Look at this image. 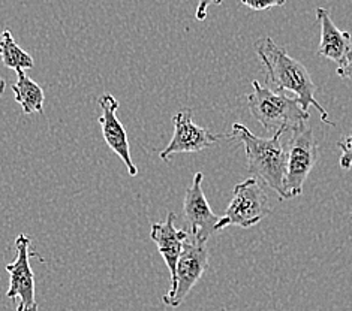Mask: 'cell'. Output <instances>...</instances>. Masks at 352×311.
<instances>
[{
    "instance_id": "cell-1",
    "label": "cell",
    "mask_w": 352,
    "mask_h": 311,
    "mask_svg": "<svg viewBox=\"0 0 352 311\" xmlns=\"http://www.w3.org/2000/svg\"><path fill=\"white\" fill-rule=\"evenodd\" d=\"M255 51L267 71V80L279 91H291L300 100L301 108L309 111V106H315L320 111L321 120L330 126H336L329 120V113L315 97V82L303 63L292 58L276 42L263 36L255 41Z\"/></svg>"
},
{
    "instance_id": "cell-2",
    "label": "cell",
    "mask_w": 352,
    "mask_h": 311,
    "mask_svg": "<svg viewBox=\"0 0 352 311\" xmlns=\"http://www.w3.org/2000/svg\"><path fill=\"white\" fill-rule=\"evenodd\" d=\"M288 128H282L272 138L255 137L245 124L234 123L228 138H237L248 157V171L256 180L276 192L280 200H287L285 175H287V147L283 144Z\"/></svg>"
},
{
    "instance_id": "cell-3",
    "label": "cell",
    "mask_w": 352,
    "mask_h": 311,
    "mask_svg": "<svg viewBox=\"0 0 352 311\" xmlns=\"http://www.w3.org/2000/svg\"><path fill=\"white\" fill-rule=\"evenodd\" d=\"M252 93L248 95L250 115L273 135L282 128H288L289 132L294 130L310 119L309 111L301 108L297 97H289L283 91L276 93L256 80L252 81Z\"/></svg>"
},
{
    "instance_id": "cell-4",
    "label": "cell",
    "mask_w": 352,
    "mask_h": 311,
    "mask_svg": "<svg viewBox=\"0 0 352 311\" xmlns=\"http://www.w3.org/2000/svg\"><path fill=\"white\" fill-rule=\"evenodd\" d=\"M289 133L285 192H287V198L292 199L303 193L307 176L315 168L318 161V142L312 128H309L307 123Z\"/></svg>"
},
{
    "instance_id": "cell-5",
    "label": "cell",
    "mask_w": 352,
    "mask_h": 311,
    "mask_svg": "<svg viewBox=\"0 0 352 311\" xmlns=\"http://www.w3.org/2000/svg\"><path fill=\"white\" fill-rule=\"evenodd\" d=\"M268 214L270 204L267 193L259 180L252 176L234 187V196L221 217V231L228 226H239L243 229L254 228Z\"/></svg>"
},
{
    "instance_id": "cell-6",
    "label": "cell",
    "mask_w": 352,
    "mask_h": 311,
    "mask_svg": "<svg viewBox=\"0 0 352 311\" xmlns=\"http://www.w3.org/2000/svg\"><path fill=\"white\" fill-rule=\"evenodd\" d=\"M15 250V260L6 265V271L10 274V288H8L6 298L14 302L16 311H38L35 274L32 271L29 259L39 257V255L38 251H30V240L24 233L16 237Z\"/></svg>"
},
{
    "instance_id": "cell-7",
    "label": "cell",
    "mask_w": 352,
    "mask_h": 311,
    "mask_svg": "<svg viewBox=\"0 0 352 311\" xmlns=\"http://www.w3.org/2000/svg\"><path fill=\"white\" fill-rule=\"evenodd\" d=\"M208 268V250L206 246H198L194 240L184 242L182 255L179 257L175 277L171 281V288L162 301L168 307H179L188 298L190 290L199 281Z\"/></svg>"
},
{
    "instance_id": "cell-8",
    "label": "cell",
    "mask_w": 352,
    "mask_h": 311,
    "mask_svg": "<svg viewBox=\"0 0 352 311\" xmlns=\"http://www.w3.org/2000/svg\"><path fill=\"white\" fill-rule=\"evenodd\" d=\"M203 172H197L190 187L186 190L183 211L190 233L198 246H206L208 238L221 231V217L213 213L203 190Z\"/></svg>"
},
{
    "instance_id": "cell-9",
    "label": "cell",
    "mask_w": 352,
    "mask_h": 311,
    "mask_svg": "<svg viewBox=\"0 0 352 311\" xmlns=\"http://www.w3.org/2000/svg\"><path fill=\"white\" fill-rule=\"evenodd\" d=\"M174 135L170 144L162 151L159 157L162 161H170L171 156L179 153H198L204 148L214 146L221 138H228V135H213L201 126L195 124L190 109H183L173 119Z\"/></svg>"
},
{
    "instance_id": "cell-10",
    "label": "cell",
    "mask_w": 352,
    "mask_h": 311,
    "mask_svg": "<svg viewBox=\"0 0 352 311\" xmlns=\"http://www.w3.org/2000/svg\"><path fill=\"white\" fill-rule=\"evenodd\" d=\"M98 104L100 109H102V115L99 117L98 122L100 124V128H102V135L107 146L122 159V162L124 165H126L129 175L135 176L138 174V168L132 162L128 133L122 122L119 120V117H117L119 100L113 95L105 93L102 96H99Z\"/></svg>"
},
{
    "instance_id": "cell-11",
    "label": "cell",
    "mask_w": 352,
    "mask_h": 311,
    "mask_svg": "<svg viewBox=\"0 0 352 311\" xmlns=\"http://www.w3.org/2000/svg\"><path fill=\"white\" fill-rule=\"evenodd\" d=\"M150 238L156 244L157 251L164 257L166 266L171 274V281L175 277V268H177L179 257L184 242L189 240V232L175 228V214L168 213L164 223H153L150 231Z\"/></svg>"
},
{
    "instance_id": "cell-12",
    "label": "cell",
    "mask_w": 352,
    "mask_h": 311,
    "mask_svg": "<svg viewBox=\"0 0 352 311\" xmlns=\"http://www.w3.org/2000/svg\"><path fill=\"white\" fill-rule=\"evenodd\" d=\"M316 21L321 27V42L320 48H318V56L325 57L330 62L340 63L352 49L351 35L334 24L330 14L324 8L316 10Z\"/></svg>"
},
{
    "instance_id": "cell-13",
    "label": "cell",
    "mask_w": 352,
    "mask_h": 311,
    "mask_svg": "<svg viewBox=\"0 0 352 311\" xmlns=\"http://www.w3.org/2000/svg\"><path fill=\"white\" fill-rule=\"evenodd\" d=\"M12 91L24 114L44 113V90L39 87V84L29 78L24 71H16V82L12 86Z\"/></svg>"
},
{
    "instance_id": "cell-14",
    "label": "cell",
    "mask_w": 352,
    "mask_h": 311,
    "mask_svg": "<svg viewBox=\"0 0 352 311\" xmlns=\"http://www.w3.org/2000/svg\"><path fill=\"white\" fill-rule=\"evenodd\" d=\"M0 60L6 68L14 69L15 72L32 69L35 66L33 57L16 44L10 30H3L0 38Z\"/></svg>"
},
{
    "instance_id": "cell-15",
    "label": "cell",
    "mask_w": 352,
    "mask_h": 311,
    "mask_svg": "<svg viewBox=\"0 0 352 311\" xmlns=\"http://www.w3.org/2000/svg\"><path fill=\"white\" fill-rule=\"evenodd\" d=\"M338 147L342 151V156L339 159V165L342 170H351L352 168V135L345 137L338 142Z\"/></svg>"
},
{
    "instance_id": "cell-16",
    "label": "cell",
    "mask_w": 352,
    "mask_h": 311,
    "mask_svg": "<svg viewBox=\"0 0 352 311\" xmlns=\"http://www.w3.org/2000/svg\"><path fill=\"white\" fill-rule=\"evenodd\" d=\"M243 5H246L250 10H254L256 12L261 11H268L273 10V8L283 6L287 3V0H240Z\"/></svg>"
},
{
    "instance_id": "cell-17",
    "label": "cell",
    "mask_w": 352,
    "mask_h": 311,
    "mask_svg": "<svg viewBox=\"0 0 352 311\" xmlns=\"http://www.w3.org/2000/svg\"><path fill=\"white\" fill-rule=\"evenodd\" d=\"M338 75L343 80L352 81V49L345 56V58L338 66Z\"/></svg>"
},
{
    "instance_id": "cell-18",
    "label": "cell",
    "mask_w": 352,
    "mask_h": 311,
    "mask_svg": "<svg viewBox=\"0 0 352 311\" xmlns=\"http://www.w3.org/2000/svg\"><path fill=\"white\" fill-rule=\"evenodd\" d=\"M222 2L223 0H199L198 6H197V12H195V19L198 21L206 20L208 8H210L212 5H222Z\"/></svg>"
},
{
    "instance_id": "cell-19",
    "label": "cell",
    "mask_w": 352,
    "mask_h": 311,
    "mask_svg": "<svg viewBox=\"0 0 352 311\" xmlns=\"http://www.w3.org/2000/svg\"><path fill=\"white\" fill-rule=\"evenodd\" d=\"M5 87H6V82L3 81V80H0V96L3 95V91H5Z\"/></svg>"
},
{
    "instance_id": "cell-20",
    "label": "cell",
    "mask_w": 352,
    "mask_h": 311,
    "mask_svg": "<svg viewBox=\"0 0 352 311\" xmlns=\"http://www.w3.org/2000/svg\"><path fill=\"white\" fill-rule=\"evenodd\" d=\"M351 220H352V216H351Z\"/></svg>"
}]
</instances>
